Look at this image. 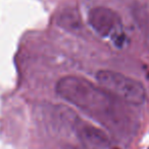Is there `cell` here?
<instances>
[{
    "label": "cell",
    "instance_id": "obj_1",
    "mask_svg": "<svg viewBox=\"0 0 149 149\" xmlns=\"http://www.w3.org/2000/svg\"><path fill=\"white\" fill-rule=\"evenodd\" d=\"M56 93L70 104L78 107L104 123H112L117 104L112 95L86 78L68 75L60 78L55 86Z\"/></svg>",
    "mask_w": 149,
    "mask_h": 149
},
{
    "label": "cell",
    "instance_id": "obj_2",
    "mask_svg": "<svg viewBox=\"0 0 149 149\" xmlns=\"http://www.w3.org/2000/svg\"><path fill=\"white\" fill-rule=\"evenodd\" d=\"M100 87L112 96L133 106H141L146 100V91L141 82L121 73L100 70L96 74Z\"/></svg>",
    "mask_w": 149,
    "mask_h": 149
},
{
    "label": "cell",
    "instance_id": "obj_3",
    "mask_svg": "<svg viewBox=\"0 0 149 149\" xmlns=\"http://www.w3.org/2000/svg\"><path fill=\"white\" fill-rule=\"evenodd\" d=\"M88 22L99 36L112 39L117 46L123 45V24L114 10L104 6L92 8L88 13Z\"/></svg>",
    "mask_w": 149,
    "mask_h": 149
},
{
    "label": "cell",
    "instance_id": "obj_4",
    "mask_svg": "<svg viewBox=\"0 0 149 149\" xmlns=\"http://www.w3.org/2000/svg\"><path fill=\"white\" fill-rule=\"evenodd\" d=\"M78 135L89 149H105L109 145L107 136L93 126L81 125L78 129Z\"/></svg>",
    "mask_w": 149,
    "mask_h": 149
},
{
    "label": "cell",
    "instance_id": "obj_5",
    "mask_svg": "<svg viewBox=\"0 0 149 149\" xmlns=\"http://www.w3.org/2000/svg\"><path fill=\"white\" fill-rule=\"evenodd\" d=\"M64 149H80V148H78V147H76V146H74V145H66L64 147Z\"/></svg>",
    "mask_w": 149,
    "mask_h": 149
}]
</instances>
